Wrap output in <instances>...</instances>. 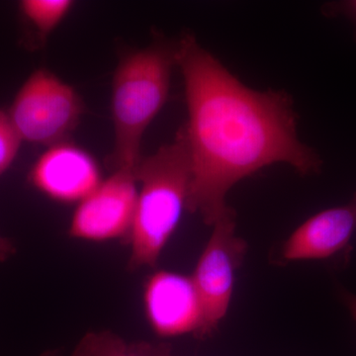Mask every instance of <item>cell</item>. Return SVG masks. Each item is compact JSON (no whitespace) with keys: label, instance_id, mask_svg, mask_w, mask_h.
<instances>
[{"label":"cell","instance_id":"7","mask_svg":"<svg viewBox=\"0 0 356 356\" xmlns=\"http://www.w3.org/2000/svg\"><path fill=\"white\" fill-rule=\"evenodd\" d=\"M30 184L57 202L81 203L102 184L99 165L83 147L60 143L48 147L33 165Z\"/></svg>","mask_w":356,"mask_h":356},{"label":"cell","instance_id":"10","mask_svg":"<svg viewBox=\"0 0 356 356\" xmlns=\"http://www.w3.org/2000/svg\"><path fill=\"white\" fill-rule=\"evenodd\" d=\"M74 6L72 0H22L19 9L24 20L44 39L57 29Z\"/></svg>","mask_w":356,"mask_h":356},{"label":"cell","instance_id":"15","mask_svg":"<svg viewBox=\"0 0 356 356\" xmlns=\"http://www.w3.org/2000/svg\"><path fill=\"white\" fill-rule=\"evenodd\" d=\"M337 13L343 14L350 18L356 26V0L341 2V4H337Z\"/></svg>","mask_w":356,"mask_h":356},{"label":"cell","instance_id":"16","mask_svg":"<svg viewBox=\"0 0 356 356\" xmlns=\"http://www.w3.org/2000/svg\"><path fill=\"white\" fill-rule=\"evenodd\" d=\"M339 297L343 300L344 305H346V308L350 311L351 317L355 318L356 322V295L341 289V291H339Z\"/></svg>","mask_w":356,"mask_h":356},{"label":"cell","instance_id":"9","mask_svg":"<svg viewBox=\"0 0 356 356\" xmlns=\"http://www.w3.org/2000/svg\"><path fill=\"white\" fill-rule=\"evenodd\" d=\"M356 231V194L350 203L321 211L295 229L281 248L284 261H327L348 250Z\"/></svg>","mask_w":356,"mask_h":356},{"label":"cell","instance_id":"1","mask_svg":"<svg viewBox=\"0 0 356 356\" xmlns=\"http://www.w3.org/2000/svg\"><path fill=\"white\" fill-rule=\"evenodd\" d=\"M175 46L188 114L181 129L191 168L187 211L213 226L229 208V191L262 168L320 172V156L299 139L286 93L248 88L192 35Z\"/></svg>","mask_w":356,"mask_h":356},{"label":"cell","instance_id":"8","mask_svg":"<svg viewBox=\"0 0 356 356\" xmlns=\"http://www.w3.org/2000/svg\"><path fill=\"white\" fill-rule=\"evenodd\" d=\"M144 305L149 324L159 337L197 334L201 305L191 276L156 271L145 285Z\"/></svg>","mask_w":356,"mask_h":356},{"label":"cell","instance_id":"2","mask_svg":"<svg viewBox=\"0 0 356 356\" xmlns=\"http://www.w3.org/2000/svg\"><path fill=\"white\" fill-rule=\"evenodd\" d=\"M135 175L140 189L126 241L131 271L156 266L187 210L191 168L181 130L172 143L142 159Z\"/></svg>","mask_w":356,"mask_h":356},{"label":"cell","instance_id":"17","mask_svg":"<svg viewBox=\"0 0 356 356\" xmlns=\"http://www.w3.org/2000/svg\"><path fill=\"white\" fill-rule=\"evenodd\" d=\"M43 356H63L60 353H58V351H51V353H47L46 355Z\"/></svg>","mask_w":356,"mask_h":356},{"label":"cell","instance_id":"6","mask_svg":"<svg viewBox=\"0 0 356 356\" xmlns=\"http://www.w3.org/2000/svg\"><path fill=\"white\" fill-rule=\"evenodd\" d=\"M135 170H116L77 204L70 221V238L88 242L127 241L137 206Z\"/></svg>","mask_w":356,"mask_h":356},{"label":"cell","instance_id":"14","mask_svg":"<svg viewBox=\"0 0 356 356\" xmlns=\"http://www.w3.org/2000/svg\"><path fill=\"white\" fill-rule=\"evenodd\" d=\"M16 252V247L13 241L0 235V261H6L13 257Z\"/></svg>","mask_w":356,"mask_h":356},{"label":"cell","instance_id":"5","mask_svg":"<svg viewBox=\"0 0 356 356\" xmlns=\"http://www.w3.org/2000/svg\"><path fill=\"white\" fill-rule=\"evenodd\" d=\"M236 217L229 207L213 224L209 241L191 275L201 305L197 339L211 336L228 313L236 273L247 254V242L236 234Z\"/></svg>","mask_w":356,"mask_h":356},{"label":"cell","instance_id":"11","mask_svg":"<svg viewBox=\"0 0 356 356\" xmlns=\"http://www.w3.org/2000/svg\"><path fill=\"white\" fill-rule=\"evenodd\" d=\"M72 356H142L135 344L111 331L88 332L76 344Z\"/></svg>","mask_w":356,"mask_h":356},{"label":"cell","instance_id":"4","mask_svg":"<svg viewBox=\"0 0 356 356\" xmlns=\"http://www.w3.org/2000/svg\"><path fill=\"white\" fill-rule=\"evenodd\" d=\"M83 113L76 89L44 69L28 77L7 112L22 142L48 147L64 142Z\"/></svg>","mask_w":356,"mask_h":356},{"label":"cell","instance_id":"13","mask_svg":"<svg viewBox=\"0 0 356 356\" xmlns=\"http://www.w3.org/2000/svg\"><path fill=\"white\" fill-rule=\"evenodd\" d=\"M138 353L142 356H175L170 353V348H166L165 344H153L140 341L134 343Z\"/></svg>","mask_w":356,"mask_h":356},{"label":"cell","instance_id":"12","mask_svg":"<svg viewBox=\"0 0 356 356\" xmlns=\"http://www.w3.org/2000/svg\"><path fill=\"white\" fill-rule=\"evenodd\" d=\"M21 143L22 140L14 130L8 114L0 110V177L13 165Z\"/></svg>","mask_w":356,"mask_h":356},{"label":"cell","instance_id":"3","mask_svg":"<svg viewBox=\"0 0 356 356\" xmlns=\"http://www.w3.org/2000/svg\"><path fill=\"white\" fill-rule=\"evenodd\" d=\"M177 46L154 44L121 60L112 83L114 170H135L147 127L165 106L170 93Z\"/></svg>","mask_w":356,"mask_h":356}]
</instances>
